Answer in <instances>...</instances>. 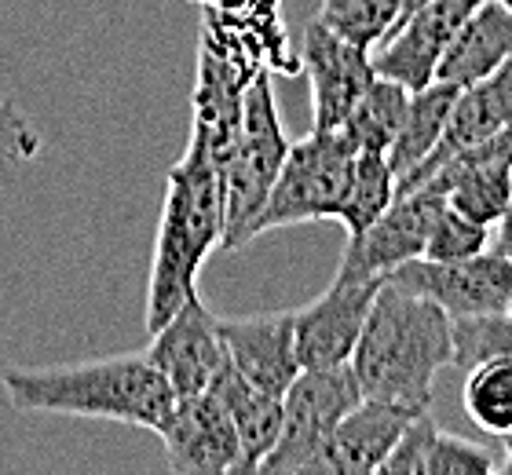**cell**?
Returning a JSON list of instances; mask_svg holds the SVG:
<instances>
[{"label": "cell", "instance_id": "ba28073f", "mask_svg": "<svg viewBox=\"0 0 512 475\" xmlns=\"http://www.w3.org/2000/svg\"><path fill=\"white\" fill-rule=\"evenodd\" d=\"M198 48H209L246 77H256L260 70L286 77L300 74V59L282 22V0L205 4Z\"/></svg>", "mask_w": 512, "mask_h": 475}, {"label": "cell", "instance_id": "44dd1931", "mask_svg": "<svg viewBox=\"0 0 512 475\" xmlns=\"http://www.w3.org/2000/svg\"><path fill=\"white\" fill-rule=\"evenodd\" d=\"M406 103H410V88H403L392 77L374 74V81L359 95V103L352 106V114L344 117L341 132L355 150L388 154L406 117Z\"/></svg>", "mask_w": 512, "mask_h": 475}, {"label": "cell", "instance_id": "3957f363", "mask_svg": "<svg viewBox=\"0 0 512 475\" xmlns=\"http://www.w3.org/2000/svg\"><path fill=\"white\" fill-rule=\"evenodd\" d=\"M454 362L450 315L399 285L381 282L366 326L355 340L352 366L366 399H384L406 410H428L439 370Z\"/></svg>", "mask_w": 512, "mask_h": 475}, {"label": "cell", "instance_id": "e0dca14e", "mask_svg": "<svg viewBox=\"0 0 512 475\" xmlns=\"http://www.w3.org/2000/svg\"><path fill=\"white\" fill-rule=\"evenodd\" d=\"M414 410L384 399H366L344 413L326 443V475H374L381 472L384 457L392 454L395 439L403 435Z\"/></svg>", "mask_w": 512, "mask_h": 475}, {"label": "cell", "instance_id": "484cf974", "mask_svg": "<svg viewBox=\"0 0 512 475\" xmlns=\"http://www.w3.org/2000/svg\"><path fill=\"white\" fill-rule=\"evenodd\" d=\"M491 227H483V223L469 220V216H461L458 209H450L447 198L443 205L436 209L432 223H428V234H425V253L428 260H465V256H476L483 249H491Z\"/></svg>", "mask_w": 512, "mask_h": 475}, {"label": "cell", "instance_id": "d6a6232c", "mask_svg": "<svg viewBox=\"0 0 512 475\" xmlns=\"http://www.w3.org/2000/svg\"><path fill=\"white\" fill-rule=\"evenodd\" d=\"M502 4H505V8H512V0H502Z\"/></svg>", "mask_w": 512, "mask_h": 475}, {"label": "cell", "instance_id": "7a4b0ae2", "mask_svg": "<svg viewBox=\"0 0 512 475\" xmlns=\"http://www.w3.org/2000/svg\"><path fill=\"white\" fill-rule=\"evenodd\" d=\"M4 399L19 413H63L158 432L176 406L169 380L147 355H110L66 366H15L0 377Z\"/></svg>", "mask_w": 512, "mask_h": 475}, {"label": "cell", "instance_id": "8992f818", "mask_svg": "<svg viewBox=\"0 0 512 475\" xmlns=\"http://www.w3.org/2000/svg\"><path fill=\"white\" fill-rule=\"evenodd\" d=\"M363 402L352 366L300 370L282 395V428L275 446L260 461L267 475H311L326 468V443L344 413ZM326 475V472H322Z\"/></svg>", "mask_w": 512, "mask_h": 475}, {"label": "cell", "instance_id": "7402d4cb", "mask_svg": "<svg viewBox=\"0 0 512 475\" xmlns=\"http://www.w3.org/2000/svg\"><path fill=\"white\" fill-rule=\"evenodd\" d=\"M392 198H395V172H392V165H388V154L355 150L352 180H348L341 212H337V223H344L348 238L366 231V227L392 205Z\"/></svg>", "mask_w": 512, "mask_h": 475}, {"label": "cell", "instance_id": "277c9868", "mask_svg": "<svg viewBox=\"0 0 512 475\" xmlns=\"http://www.w3.org/2000/svg\"><path fill=\"white\" fill-rule=\"evenodd\" d=\"M289 139L278 117L271 74L249 81L242 95V117L224 158H220V180H224V242L220 249H242L253 242V223L264 209L271 183H275L282 161H286Z\"/></svg>", "mask_w": 512, "mask_h": 475}, {"label": "cell", "instance_id": "1f68e13d", "mask_svg": "<svg viewBox=\"0 0 512 475\" xmlns=\"http://www.w3.org/2000/svg\"><path fill=\"white\" fill-rule=\"evenodd\" d=\"M191 4H198V8H205V4H242V0H191Z\"/></svg>", "mask_w": 512, "mask_h": 475}, {"label": "cell", "instance_id": "d4e9b609", "mask_svg": "<svg viewBox=\"0 0 512 475\" xmlns=\"http://www.w3.org/2000/svg\"><path fill=\"white\" fill-rule=\"evenodd\" d=\"M450 340H454L450 366H461V370L487 359H512V307L450 318Z\"/></svg>", "mask_w": 512, "mask_h": 475}, {"label": "cell", "instance_id": "83f0119b", "mask_svg": "<svg viewBox=\"0 0 512 475\" xmlns=\"http://www.w3.org/2000/svg\"><path fill=\"white\" fill-rule=\"evenodd\" d=\"M44 136L37 121L15 99L0 92V161L4 165H30L41 158Z\"/></svg>", "mask_w": 512, "mask_h": 475}, {"label": "cell", "instance_id": "30bf717a", "mask_svg": "<svg viewBox=\"0 0 512 475\" xmlns=\"http://www.w3.org/2000/svg\"><path fill=\"white\" fill-rule=\"evenodd\" d=\"M297 59L311 85V128H341L366 85L374 81V55L311 19L300 37Z\"/></svg>", "mask_w": 512, "mask_h": 475}, {"label": "cell", "instance_id": "52a82bcc", "mask_svg": "<svg viewBox=\"0 0 512 475\" xmlns=\"http://www.w3.org/2000/svg\"><path fill=\"white\" fill-rule=\"evenodd\" d=\"M384 282L443 307L450 318L487 315L512 307V256L483 249L465 260H428L414 256L392 267Z\"/></svg>", "mask_w": 512, "mask_h": 475}, {"label": "cell", "instance_id": "cb8c5ba5", "mask_svg": "<svg viewBox=\"0 0 512 475\" xmlns=\"http://www.w3.org/2000/svg\"><path fill=\"white\" fill-rule=\"evenodd\" d=\"M319 22L344 41L374 52L399 22V0H322Z\"/></svg>", "mask_w": 512, "mask_h": 475}, {"label": "cell", "instance_id": "603a6c76", "mask_svg": "<svg viewBox=\"0 0 512 475\" xmlns=\"http://www.w3.org/2000/svg\"><path fill=\"white\" fill-rule=\"evenodd\" d=\"M461 402L469 421L487 435H512V359H487L469 366Z\"/></svg>", "mask_w": 512, "mask_h": 475}, {"label": "cell", "instance_id": "4fadbf2b", "mask_svg": "<svg viewBox=\"0 0 512 475\" xmlns=\"http://www.w3.org/2000/svg\"><path fill=\"white\" fill-rule=\"evenodd\" d=\"M439 205H443V194L432 187H414L406 194H395L392 205L366 231L348 238L337 275L384 278L392 267L421 256L425 253L428 223H432Z\"/></svg>", "mask_w": 512, "mask_h": 475}, {"label": "cell", "instance_id": "ffe728a7", "mask_svg": "<svg viewBox=\"0 0 512 475\" xmlns=\"http://www.w3.org/2000/svg\"><path fill=\"white\" fill-rule=\"evenodd\" d=\"M461 88L447 85V81H428L425 88L410 92V103H406V117L399 125V136L388 147V165L395 172V183L399 176L421 165V161L436 150V143L443 139V128L450 121V110H454V99H458Z\"/></svg>", "mask_w": 512, "mask_h": 475}, {"label": "cell", "instance_id": "6da1fadb", "mask_svg": "<svg viewBox=\"0 0 512 475\" xmlns=\"http://www.w3.org/2000/svg\"><path fill=\"white\" fill-rule=\"evenodd\" d=\"M224 242V180L220 161L202 132L187 136V150L165 176V201H161L158 238L150 256L147 282V333L183 307L198 293L209 253Z\"/></svg>", "mask_w": 512, "mask_h": 475}, {"label": "cell", "instance_id": "4dcf8cb0", "mask_svg": "<svg viewBox=\"0 0 512 475\" xmlns=\"http://www.w3.org/2000/svg\"><path fill=\"white\" fill-rule=\"evenodd\" d=\"M498 472L512 475V435H505V461L498 465Z\"/></svg>", "mask_w": 512, "mask_h": 475}, {"label": "cell", "instance_id": "f546056e", "mask_svg": "<svg viewBox=\"0 0 512 475\" xmlns=\"http://www.w3.org/2000/svg\"><path fill=\"white\" fill-rule=\"evenodd\" d=\"M494 227H498V231H494V238H491V249L502 256H512V180H509V201H505L502 220L494 223Z\"/></svg>", "mask_w": 512, "mask_h": 475}, {"label": "cell", "instance_id": "4316f807", "mask_svg": "<svg viewBox=\"0 0 512 475\" xmlns=\"http://www.w3.org/2000/svg\"><path fill=\"white\" fill-rule=\"evenodd\" d=\"M487 472H498V461H494L491 450L450 432H436V439L428 446L425 468H421V475H487Z\"/></svg>", "mask_w": 512, "mask_h": 475}, {"label": "cell", "instance_id": "9a60e30c", "mask_svg": "<svg viewBox=\"0 0 512 475\" xmlns=\"http://www.w3.org/2000/svg\"><path fill=\"white\" fill-rule=\"evenodd\" d=\"M220 340H224L227 362L235 366L249 384L271 395H286L293 377L300 373L297 333H293V311H264L246 318H216Z\"/></svg>", "mask_w": 512, "mask_h": 475}, {"label": "cell", "instance_id": "2e32d148", "mask_svg": "<svg viewBox=\"0 0 512 475\" xmlns=\"http://www.w3.org/2000/svg\"><path fill=\"white\" fill-rule=\"evenodd\" d=\"M505 125H512V52L487 77L472 81L469 88H461L458 99H454V110H450L447 128H443V139H439L436 150L421 165H414L406 176H399L395 194L414 190L439 161L454 158L458 150L472 147V143H480V139L494 136V132H502Z\"/></svg>", "mask_w": 512, "mask_h": 475}, {"label": "cell", "instance_id": "5bb4252c", "mask_svg": "<svg viewBox=\"0 0 512 475\" xmlns=\"http://www.w3.org/2000/svg\"><path fill=\"white\" fill-rule=\"evenodd\" d=\"M169 468L180 475H224L238 468V432L213 391L176 399L158 428Z\"/></svg>", "mask_w": 512, "mask_h": 475}, {"label": "cell", "instance_id": "8fae6325", "mask_svg": "<svg viewBox=\"0 0 512 475\" xmlns=\"http://www.w3.org/2000/svg\"><path fill=\"white\" fill-rule=\"evenodd\" d=\"M143 355H147L150 366H154L161 377L169 380V388L176 391V399L209 391L213 377L227 362L216 315L205 307V300L198 293L183 307H176V311L150 333V348L143 351Z\"/></svg>", "mask_w": 512, "mask_h": 475}, {"label": "cell", "instance_id": "9c48e42d", "mask_svg": "<svg viewBox=\"0 0 512 475\" xmlns=\"http://www.w3.org/2000/svg\"><path fill=\"white\" fill-rule=\"evenodd\" d=\"M384 278L333 275V285L319 300L293 311V333H297L300 370L319 366H344L352 359L355 340L363 333L366 315L374 307V296Z\"/></svg>", "mask_w": 512, "mask_h": 475}, {"label": "cell", "instance_id": "5b68a950", "mask_svg": "<svg viewBox=\"0 0 512 475\" xmlns=\"http://www.w3.org/2000/svg\"><path fill=\"white\" fill-rule=\"evenodd\" d=\"M352 161L355 147L341 128H326V132L311 128L300 143H289L286 161L253 223V238L278 227L337 220L344 190L352 180Z\"/></svg>", "mask_w": 512, "mask_h": 475}, {"label": "cell", "instance_id": "7c38bea8", "mask_svg": "<svg viewBox=\"0 0 512 475\" xmlns=\"http://www.w3.org/2000/svg\"><path fill=\"white\" fill-rule=\"evenodd\" d=\"M483 0H425L395 26L374 55V74L392 77L403 88L417 92L436 81V66L454 41V33Z\"/></svg>", "mask_w": 512, "mask_h": 475}, {"label": "cell", "instance_id": "ac0fdd59", "mask_svg": "<svg viewBox=\"0 0 512 475\" xmlns=\"http://www.w3.org/2000/svg\"><path fill=\"white\" fill-rule=\"evenodd\" d=\"M216 399L224 402L227 417L238 432V468L235 472H260V461L267 457V450L275 446L278 428H282V399L271 391H260L256 384H249L242 373L224 362L220 373L209 384Z\"/></svg>", "mask_w": 512, "mask_h": 475}, {"label": "cell", "instance_id": "f1b7e54d", "mask_svg": "<svg viewBox=\"0 0 512 475\" xmlns=\"http://www.w3.org/2000/svg\"><path fill=\"white\" fill-rule=\"evenodd\" d=\"M436 421L428 417V410L414 413L410 421H406L403 435L395 439L392 454L384 457L381 472L384 475H421V468H425V457H428V446H432V439H436Z\"/></svg>", "mask_w": 512, "mask_h": 475}, {"label": "cell", "instance_id": "d6986e66", "mask_svg": "<svg viewBox=\"0 0 512 475\" xmlns=\"http://www.w3.org/2000/svg\"><path fill=\"white\" fill-rule=\"evenodd\" d=\"M509 52H512V8H505L502 0H483L480 8L458 26L454 41L447 44V52H443V59L436 66V81L469 88L472 81L491 74Z\"/></svg>", "mask_w": 512, "mask_h": 475}]
</instances>
